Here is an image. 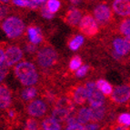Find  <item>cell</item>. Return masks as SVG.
I'll return each instance as SVG.
<instances>
[{
	"mask_svg": "<svg viewBox=\"0 0 130 130\" xmlns=\"http://www.w3.org/2000/svg\"><path fill=\"white\" fill-rule=\"evenodd\" d=\"M1 1H3V2H5V3H6V2H8V0H1Z\"/></svg>",
	"mask_w": 130,
	"mask_h": 130,
	"instance_id": "cell-38",
	"label": "cell"
},
{
	"mask_svg": "<svg viewBox=\"0 0 130 130\" xmlns=\"http://www.w3.org/2000/svg\"></svg>",
	"mask_w": 130,
	"mask_h": 130,
	"instance_id": "cell-39",
	"label": "cell"
},
{
	"mask_svg": "<svg viewBox=\"0 0 130 130\" xmlns=\"http://www.w3.org/2000/svg\"><path fill=\"white\" fill-rule=\"evenodd\" d=\"M41 127L45 130H59L61 129V126L59 122L56 120L54 117H48L44 119L41 124Z\"/></svg>",
	"mask_w": 130,
	"mask_h": 130,
	"instance_id": "cell-16",
	"label": "cell"
},
{
	"mask_svg": "<svg viewBox=\"0 0 130 130\" xmlns=\"http://www.w3.org/2000/svg\"><path fill=\"white\" fill-rule=\"evenodd\" d=\"M7 67H7L6 64H4L3 66L0 67V83L4 80L5 78H6V76H7V74H8V69H7Z\"/></svg>",
	"mask_w": 130,
	"mask_h": 130,
	"instance_id": "cell-29",
	"label": "cell"
},
{
	"mask_svg": "<svg viewBox=\"0 0 130 130\" xmlns=\"http://www.w3.org/2000/svg\"><path fill=\"white\" fill-rule=\"evenodd\" d=\"M85 128L87 130H92V129H98L99 128V126H98L96 123H87L86 126H85Z\"/></svg>",
	"mask_w": 130,
	"mask_h": 130,
	"instance_id": "cell-31",
	"label": "cell"
},
{
	"mask_svg": "<svg viewBox=\"0 0 130 130\" xmlns=\"http://www.w3.org/2000/svg\"><path fill=\"white\" fill-rule=\"evenodd\" d=\"M12 102V95L8 87L0 86V109L8 108Z\"/></svg>",
	"mask_w": 130,
	"mask_h": 130,
	"instance_id": "cell-11",
	"label": "cell"
},
{
	"mask_svg": "<svg viewBox=\"0 0 130 130\" xmlns=\"http://www.w3.org/2000/svg\"><path fill=\"white\" fill-rule=\"evenodd\" d=\"M37 90L36 87H32V86H30V87H27V88L24 89L23 91H22V98H23V99L25 100H30L32 99V98H34L37 95Z\"/></svg>",
	"mask_w": 130,
	"mask_h": 130,
	"instance_id": "cell-21",
	"label": "cell"
},
{
	"mask_svg": "<svg viewBox=\"0 0 130 130\" xmlns=\"http://www.w3.org/2000/svg\"><path fill=\"white\" fill-rule=\"evenodd\" d=\"M76 118L82 125H87L91 120V108L82 107L81 109H79Z\"/></svg>",
	"mask_w": 130,
	"mask_h": 130,
	"instance_id": "cell-17",
	"label": "cell"
},
{
	"mask_svg": "<svg viewBox=\"0 0 130 130\" xmlns=\"http://www.w3.org/2000/svg\"><path fill=\"white\" fill-rule=\"evenodd\" d=\"M23 57V51L18 46H9L5 51V64L12 67L18 63Z\"/></svg>",
	"mask_w": 130,
	"mask_h": 130,
	"instance_id": "cell-6",
	"label": "cell"
},
{
	"mask_svg": "<svg viewBox=\"0 0 130 130\" xmlns=\"http://www.w3.org/2000/svg\"><path fill=\"white\" fill-rule=\"evenodd\" d=\"M15 74L22 85L26 87L34 86L38 81V74L34 64L21 62L15 67Z\"/></svg>",
	"mask_w": 130,
	"mask_h": 130,
	"instance_id": "cell-1",
	"label": "cell"
},
{
	"mask_svg": "<svg viewBox=\"0 0 130 130\" xmlns=\"http://www.w3.org/2000/svg\"><path fill=\"white\" fill-rule=\"evenodd\" d=\"M106 109L103 106L98 107H91V120L95 122H98L102 120L105 117Z\"/></svg>",
	"mask_w": 130,
	"mask_h": 130,
	"instance_id": "cell-18",
	"label": "cell"
},
{
	"mask_svg": "<svg viewBox=\"0 0 130 130\" xmlns=\"http://www.w3.org/2000/svg\"><path fill=\"white\" fill-rule=\"evenodd\" d=\"M113 46H114L116 54L119 55V56H125L129 52L126 45V42H125V39L119 38V37L116 38L113 42Z\"/></svg>",
	"mask_w": 130,
	"mask_h": 130,
	"instance_id": "cell-14",
	"label": "cell"
},
{
	"mask_svg": "<svg viewBox=\"0 0 130 130\" xmlns=\"http://www.w3.org/2000/svg\"><path fill=\"white\" fill-rule=\"evenodd\" d=\"M73 99L77 105H83L87 100V95L85 87H78L73 94Z\"/></svg>",
	"mask_w": 130,
	"mask_h": 130,
	"instance_id": "cell-15",
	"label": "cell"
},
{
	"mask_svg": "<svg viewBox=\"0 0 130 130\" xmlns=\"http://www.w3.org/2000/svg\"><path fill=\"white\" fill-rule=\"evenodd\" d=\"M83 43H84V37H83V36L78 35L73 40L70 41L69 48L71 50H73V51H76V50H77L78 48L82 46Z\"/></svg>",
	"mask_w": 130,
	"mask_h": 130,
	"instance_id": "cell-22",
	"label": "cell"
},
{
	"mask_svg": "<svg viewBox=\"0 0 130 130\" xmlns=\"http://www.w3.org/2000/svg\"><path fill=\"white\" fill-rule=\"evenodd\" d=\"M7 7H2V8H0V19L3 18L5 15H7Z\"/></svg>",
	"mask_w": 130,
	"mask_h": 130,
	"instance_id": "cell-34",
	"label": "cell"
},
{
	"mask_svg": "<svg viewBox=\"0 0 130 130\" xmlns=\"http://www.w3.org/2000/svg\"><path fill=\"white\" fill-rule=\"evenodd\" d=\"M41 15L43 18H46V19H52L55 17V14L51 13L47 9L46 6H43V7H41Z\"/></svg>",
	"mask_w": 130,
	"mask_h": 130,
	"instance_id": "cell-28",
	"label": "cell"
},
{
	"mask_svg": "<svg viewBox=\"0 0 130 130\" xmlns=\"http://www.w3.org/2000/svg\"><path fill=\"white\" fill-rule=\"evenodd\" d=\"M79 29L81 33L87 37H93L98 32V26L96 20L91 15H85L79 22Z\"/></svg>",
	"mask_w": 130,
	"mask_h": 130,
	"instance_id": "cell-5",
	"label": "cell"
},
{
	"mask_svg": "<svg viewBox=\"0 0 130 130\" xmlns=\"http://www.w3.org/2000/svg\"><path fill=\"white\" fill-rule=\"evenodd\" d=\"M95 85H96L98 88L102 91V93L104 94V95H108L112 94V92H113L112 86H111L108 82H106V80H104V79H99L98 82L95 83Z\"/></svg>",
	"mask_w": 130,
	"mask_h": 130,
	"instance_id": "cell-19",
	"label": "cell"
},
{
	"mask_svg": "<svg viewBox=\"0 0 130 130\" xmlns=\"http://www.w3.org/2000/svg\"><path fill=\"white\" fill-rule=\"evenodd\" d=\"M81 66H82V60H81V58L79 56H75V57H73L69 63V67L72 71L77 70Z\"/></svg>",
	"mask_w": 130,
	"mask_h": 130,
	"instance_id": "cell-24",
	"label": "cell"
},
{
	"mask_svg": "<svg viewBox=\"0 0 130 130\" xmlns=\"http://www.w3.org/2000/svg\"><path fill=\"white\" fill-rule=\"evenodd\" d=\"M87 95V101L91 107H98L103 106L105 101V95L100 89L98 88L94 82H89L85 86Z\"/></svg>",
	"mask_w": 130,
	"mask_h": 130,
	"instance_id": "cell-4",
	"label": "cell"
},
{
	"mask_svg": "<svg viewBox=\"0 0 130 130\" xmlns=\"http://www.w3.org/2000/svg\"><path fill=\"white\" fill-rule=\"evenodd\" d=\"M112 99L116 103L122 104V103H126L128 101L130 98V87L128 86H118L113 90L111 94Z\"/></svg>",
	"mask_w": 130,
	"mask_h": 130,
	"instance_id": "cell-8",
	"label": "cell"
},
{
	"mask_svg": "<svg viewBox=\"0 0 130 130\" xmlns=\"http://www.w3.org/2000/svg\"><path fill=\"white\" fill-rule=\"evenodd\" d=\"M2 29L8 38H18L25 30V24L18 17H9L4 20Z\"/></svg>",
	"mask_w": 130,
	"mask_h": 130,
	"instance_id": "cell-2",
	"label": "cell"
},
{
	"mask_svg": "<svg viewBox=\"0 0 130 130\" xmlns=\"http://www.w3.org/2000/svg\"><path fill=\"white\" fill-rule=\"evenodd\" d=\"M37 128H38V122L36 121L35 119H33V118H29V119L26 121V129L34 130V129H37Z\"/></svg>",
	"mask_w": 130,
	"mask_h": 130,
	"instance_id": "cell-27",
	"label": "cell"
},
{
	"mask_svg": "<svg viewBox=\"0 0 130 130\" xmlns=\"http://www.w3.org/2000/svg\"><path fill=\"white\" fill-rule=\"evenodd\" d=\"M27 34H28V37H29V40L33 44L37 45V44L41 43L42 40H43V36H42L41 30L38 27L29 26L27 29Z\"/></svg>",
	"mask_w": 130,
	"mask_h": 130,
	"instance_id": "cell-13",
	"label": "cell"
},
{
	"mask_svg": "<svg viewBox=\"0 0 130 130\" xmlns=\"http://www.w3.org/2000/svg\"><path fill=\"white\" fill-rule=\"evenodd\" d=\"M46 6L51 13L55 14L59 10L61 4H60V1H59V0H47Z\"/></svg>",
	"mask_w": 130,
	"mask_h": 130,
	"instance_id": "cell-23",
	"label": "cell"
},
{
	"mask_svg": "<svg viewBox=\"0 0 130 130\" xmlns=\"http://www.w3.org/2000/svg\"><path fill=\"white\" fill-rule=\"evenodd\" d=\"M26 50H27V52L29 53H35L36 51H37V46H36V44H29V45H27L26 46Z\"/></svg>",
	"mask_w": 130,
	"mask_h": 130,
	"instance_id": "cell-32",
	"label": "cell"
},
{
	"mask_svg": "<svg viewBox=\"0 0 130 130\" xmlns=\"http://www.w3.org/2000/svg\"><path fill=\"white\" fill-rule=\"evenodd\" d=\"M113 10L121 17L130 15V0H115L113 2Z\"/></svg>",
	"mask_w": 130,
	"mask_h": 130,
	"instance_id": "cell-10",
	"label": "cell"
},
{
	"mask_svg": "<svg viewBox=\"0 0 130 130\" xmlns=\"http://www.w3.org/2000/svg\"><path fill=\"white\" fill-rule=\"evenodd\" d=\"M81 18H82L81 11L76 8L70 9L66 15V21L70 26H76L77 24H79Z\"/></svg>",
	"mask_w": 130,
	"mask_h": 130,
	"instance_id": "cell-12",
	"label": "cell"
},
{
	"mask_svg": "<svg viewBox=\"0 0 130 130\" xmlns=\"http://www.w3.org/2000/svg\"><path fill=\"white\" fill-rule=\"evenodd\" d=\"M33 2H36V3H37V4H44V3L46 2V0H32Z\"/></svg>",
	"mask_w": 130,
	"mask_h": 130,
	"instance_id": "cell-36",
	"label": "cell"
},
{
	"mask_svg": "<svg viewBox=\"0 0 130 130\" xmlns=\"http://www.w3.org/2000/svg\"><path fill=\"white\" fill-rule=\"evenodd\" d=\"M71 2H72V4L77 5V4H79V3L81 2V0H71Z\"/></svg>",
	"mask_w": 130,
	"mask_h": 130,
	"instance_id": "cell-37",
	"label": "cell"
},
{
	"mask_svg": "<svg viewBox=\"0 0 130 130\" xmlns=\"http://www.w3.org/2000/svg\"><path fill=\"white\" fill-rule=\"evenodd\" d=\"M88 71V66H81L77 70H76V76L77 77H82V76H86Z\"/></svg>",
	"mask_w": 130,
	"mask_h": 130,
	"instance_id": "cell-30",
	"label": "cell"
},
{
	"mask_svg": "<svg viewBox=\"0 0 130 130\" xmlns=\"http://www.w3.org/2000/svg\"><path fill=\"white\" fill-rule=\"evenodd\" d=\"M118 122L121 124L122 126H130V114L124 113L121 114L118 117Z\"/></svg>",
	"mask_w": 130,
	"mask_h": 130,
	"instance_id": "cell-26",
	"label": "cell"
},
{
	"mask_svg": "<svg viewBox=\"0 0 130 130\" xmlns=\"http://www.w3.org/2000/svg\"><path fill=\"white\" fill-rule=\"evenodd\" d=\"M37 63L41 67L49 68L57 62V53L54 48L45 46L37 53Z\"/></svg>",
	"mask_w": 130,
	"mask_h": 130,
	"instance_id": "cell-3",
	"label": "cell"
},
{
	"mask_svg": "<svg viewBox=\"0 0 130 130\" xmlns=\"http://www.w3.org/2000/svg\"><path fill=\"white\" fill-rule=\"evenodd\" d=\"M120 32L125 36H130V19L124 20L120 25Z\"/></svg>",
	"mask_w": 130,
	"mask_h": 130,
	"instance_id": "cell-25",
	"label": "cell"
},
{
	"mask_svg": "<svg viewBox=\"0 0 130 130\" xmlns=\"http://www.w3.org/2000/svg\"><path fill=\"white\" fill-rule=\"evenodd\" d=\"M111 10L106 5L101 4L94 10V18L99 24H106L111 18Z\"/></svg>",
	"mask_w": 130,
	"mask_h": 130,
	"instance_id": "cell-9",
	"label": "cell"
},
{
	"mask_svg": "<svg viewBox=\"0 0 130 130\" xmlns=\"http://www.w3.org/2000/svg\"><path fill=\"white\" fill-rule=\"evenodd\" d=\"M13 4L21 7H29V8H37L40 4L33 2L32 0H13Z\"/></svg>",
	"mask_w": 130,
	"mask_h": 130,
	"instance_id": "cell-20",
	"label": "cell"
},
{
	"mask_svg": "<svg viewBox=\"0 0 130 130\" xmlns=\"http://www.w3.org/2000/svg\"><path fill=\"white\" fill-rule=\"evenodd\" d=\"M5 64V51L4 49L0 48V67Z\"/></svg>",
	"mask_w": 130,
	"mask_h": 130,
	"instance_id": "cell-33",
	"label": "cell"
},
{
	"mask_svg": "<svg viewBox=\"0 0 130 130\" xmlns=\"http://www.w3.org/2000/svg\"><path fill=\"white\" fill-rule=\"evenodd\" d=\"M125 42H126V45L127 46L128 50L130 51V36H126V37L125 38Z\"/></svg>",
	"mask_w": 130,
	"mask_h": 130,
	"instance_id": "cell-35",
	"label": "cell"
},
{
	"mask_svg": "<svg viewBox=\"0 0 130 130\" xmlns=\"http://www.w3.org/2000/svg\"><path fill=\"white\" fill-rule=\"evenodd\" d=\"M27 113L28 115L34 117H43L46 114L47 107H46V103L43 100H33L27 106Z\"/></svg>",
	"mask_w": 130,
	"mask_h": 130,
	"instance_id": "cell-7",
	"label": "cell"
}]
</instances>
